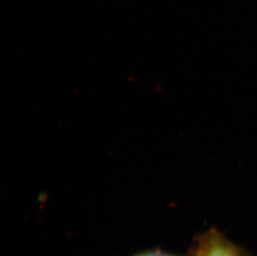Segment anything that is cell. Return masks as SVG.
<instances>
[{
    "mask_svg": "<svg viewBox=\"0 0 257 256\" xmlns=\"http://www.w3.org/2000/svg\"><path fill=\"white\" fill-rule=\"evenodd\" d=\"M136 256H172L170 254H164V253H162L160 251H151V252H147V253H144V254H138Z\"/></svg>",
    "mask_w": 257,
    "mask_h": 256,
    "instance_id": "cell-2",
    "label": "cell"
},
{
    "mask_svg": "<svg viewBox=\"0 0 257 256\" xmlns=\"http://www.w3.org/2000/svg\"><path fill=\"white\" fill-rule=\"evenodd\" d=\"M197 256H246L242 249L212 230L200 242Z\"/></svg>",
    "mask_w": 257,
    "mask_h": 256,
    "instance_id": "cell-1",
    "label": "cell"
}]
</instances>
